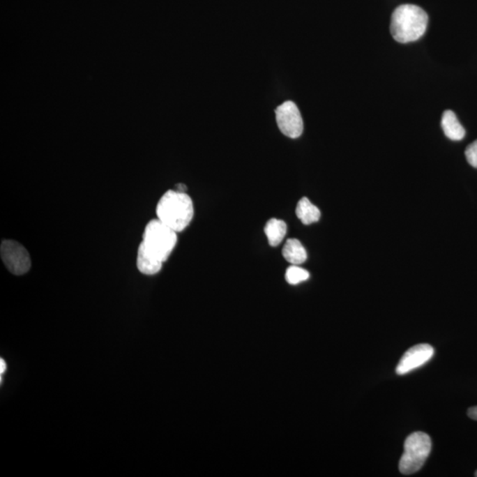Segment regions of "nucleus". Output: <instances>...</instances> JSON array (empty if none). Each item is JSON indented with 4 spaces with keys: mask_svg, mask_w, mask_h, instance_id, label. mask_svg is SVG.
Returning <instances> with one entry per match:
<instances>
[{
    "mask_svg": "<svg viewBox=\"0 0 477 477\" xmlns=\"http://www.w3.org/2000/svg\"><path fill=\"white\" fill-rule=\"evenodd\" d=\"M296 216L304 225L316 223L320 220L319 209L311 203L307 197L301 198L296 207Z\"/></svg>",
    "mask_w": 477,
    "mask_h": 477,
    "instance_id": "obj_11",
    "label": "nucleus"
},
{
    "mask_svg": "<svg viewBox=\"0 0 477 477\" xmlns=\"http://www.w3.org/2000/svg\"><path fill=\"white\" fill-rule=\"evenodd\" d=\"M441 126L444 132L450 140L460 141L465 137L466 131L460 123L455 112L446 111L442 116Z\"/></svg>",
    "mask_w": 477,
    "mask_h": 477,
    "instance_id": "obj_8",
    "label": "nucleus"
},
{
    "mask_svg": "<svg viewBox=\"0 0 477 477\" xmlns=\"http://www.w3.org/2000/svg\"><path fill=\"white\" fill-rule=\"evenodd\" d=\"M186 190H187V187L184 184H178L176 186V190L181 192V193H186Z\"/></svg>",
    "mask_w": 477,
    "mask_h": 477,
    "instance_id": "obj_17",
    "label": "nucleus"
},
{
    "mask_svg": "<svg viewBox=\"0 0 477 477\" xmlns=\"http://www.w3.org/2000/svg\"><path fill=\"white\" fill-rule=\"evenodd\" d=\"M276 119L278 127L287 137H300L303 132V121L297 105L294 102L287 101L277 107Z\"/></svg>",
    "mask_w": 477,
    "mask_h": 477,
    "instance_id": "obj_6",
    "label": "nucleus"
},
{
    "mask_svg": "<svg viewBox=\"0 0 477 477\" xmlns=\"http://www.w3.org/2000/svg\"><path fill=\"white\" fill-rule=\"evenodd\" d=\"M475 476H477V471L476 472V475H475Z\"/></svg>",
    "mask_w": 477,
    "mask_h": 477,
    "instance_id": "obj_18",
    "label": "nucleus"
},
{
    "mask_svg": "<svg viewBox=\"0 0 477 477\" xmlns=\"http://www.w3.org/2000/svg\"><path fill=\"white\" fill-rule=\"evenodd\" d=\"M156 212L158 220L178 233L193 220V202L186 193L169 190L159 200Z\"/></svg>",
    "mask_w": 477,
    "mask_h": 477,
    "instance_id": "obj_2",
    "label": "nucleus"
},
{
    "mask_svg": "<svg viewBox=\"0 0 477 477\" xmlns=\"http://www.w3.org/2000/svg\"><path fill=\"white\" fill-rule=\"evenodd\" d=\"M287 224L283 220L271 218L264 227V233L271 247H277L282 243L287 234Z\"/></svg>",
    "mask_w": 477,
    "mask_h": 477,
    "instance_id": "obj_12",
    "label": "nucleus"
},
{
    "mask_svg": "<svg viewBox=\"0 0 477 477\" xmlns=\"http://www.w3.org/2000/svg\"><path fill=\"white\" fill-rule=\"evenodd\" d=\"M0 255L10 273L23 275L31 267V259L28 250L17 241L5 240L0 247Z\"/></svg>",
    "mask_w": 477,
    "mask_h": 477,
    "instance_id": "obj_5",
    "label": "nucleus"
},
{
    "mask_svg": "<svg viewBox=\"0 0 477 477\" xmlns=\"http://www.w3.org/2000/svg\"><path fill=\"white\" fill-rule=\"evenodd\" d=\"M163 262L157 259L149 253L142 243L138 248L137 252V268L142 273L146 275L157 274L162 269Z\"/></svg>",
    "mask_w": 477,
    "mask_h": 477,
    "instance_id": "obj_9",
    "label": "nucleus"
},
{
    "mask_svg": "<svg viewBox=\"0 0 477 477\" xmlns=\"http://www.w3.org/2000/svg\"><path fill=\"white\" fill-rule=\"evenodd\" d=\"M426 12L415 5H402L394 10L391 21V33L402 44L415 42L424 35L428 26Z\"/></svg>",
    "mask_w": 477,
    "mask_h": 477,
    "instance_id": "obj_1",
    "label": "nucleus"
},
{
    "mask_svg": "<svg viewBox=\"0 0 477 477\" xmlns=\"http://www.w3.org/2000/svg\"><path fill=\"white\" fill-rule=\"evenodd\" d=\"M6 370V364L5 363V361L1 359L0 360V373L3 374L5 372Z\"/></svg>",
    "mask_w": 477,
    "mask_h": 477,
    "instance_id": "obj_16",
    "label": "nucleus"
},
{
    "mask_svg": "<svg viewBox=\"0 0 477 477\" xmlns=\"http://www.w3.org/2000/svg\"><path fill=\"white\" fill-rule=\"evenodd\" d=\"M465 156L467 160L473 167L477 168V140L472 142L466 149Z\"/></svg>",
    "mask_w": 477,
    "mask_h": 477,
    "instance_id": "obj_14",
    "label": "nucleus"
},
{
    "mask_svg": "<svg viewBox=\"0 0 477 477\" xmlns=\"http://www.w3.org/2000/svg\"><path fill=\"white\" fill-rule=\"evenodd\" d=\"M309 271L299 267V265H291L287 270L286 280L290 285H297L309 280Z\"/></svg>",
    "mask_w": 477,
    "mask_h": 477,
    "instance_id": "obj_13",
    "label": "nucleus"
},
{
    "mask_svg": "<svg viewBox=\"0 0 477 477\" xmlns=\"http://www.w3.org/2000/svg\"><path fill=\"white\" fill-rule=\"evenodd\" d=\"M176 234L160 220H153L146 225L141 243L149 253L164 263L177 243Z\"/></svg>",
    "mask_w": 477,
    "mask_h": 477,
    "instance_id": "obj_3",
    "label": "nucleus"
},
{
    "mask_svg": "<svg viewBox=\"0 0 477 477\" xmlns=\"http://www.w3.org/2000/svg\"><path fill=\"white\" fill-rule=\"evenodd\" d=\"M434 354V349L429 344H419L411 347L400 359L396 368L397 375H406L414 370L429 362Z\"/></svg>",
    "mask_w": 477,
    "mask_h": 477,
    "instance_id": "obj_7",
    "label": "nucleus"
},
{
    "mask_svg": "<svg viewBox=\"0 0 477 477\" xmlns=\"http://www.w3.org/2000/svg\"><path fill=\"white\" fill-rule=\"evenodd\" d=\"M285 259L292 265H300L307 260V251L297 238H289L283 248Z\"/></svg>",
    "mask_w": 477,
    "mask_h": 477,
    "instance_id": "obj_10",
    "label": "nucleus"
},
{
    "mask_svg": "<svg viewBox=\"0 0 477 477\" xmlns=\"http://www.w3.org/2000/svg\"><path fill=\"white\" fill-rule=\"evenodd\" d=\"M468 416L470 418L477 421V407H470L468 411Z\"/></svg>",
    "mask_w": 477,
    "mask_h": 477,
    "instance_id": "obj_15",
    "label": "nucleus"
},
{
    "mask_svg": "<svg viewBox=\"0 0 477 477\" xmlns=\"http://www.w3.org/2000/svg\"><path fill=\"white\" fill-rule=\"evenodd\" d=\"M432 450V439L428 434L414 432L407 437L404 444V453L400 460L399 469L404 475L419 471Z\"/></svg>",
    "mask_w": 477,
    "mask_h": 477,
    "instance_id": "obj_4",
    "label": "nucleus"
}]
</instances>
